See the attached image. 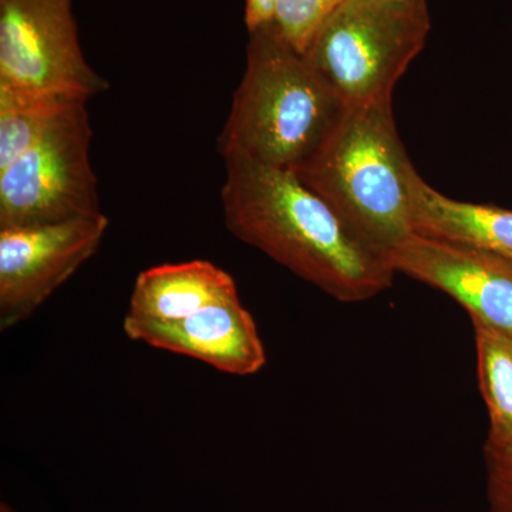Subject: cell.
<instances>
[{
	"instance_id": "6da1fadb",
	"label": "cell",
	"mask_w": 512,
	"mask_h": 512,
	"mask_svg": "<svg viewBox=\"0 0 512 512\" xmlns=\"http://www.w3.org/2000/svg\"><path fill=\"white\" fill-rule=\"evenodd\" d=\"M224 163L222 210L239 241L340 302L367 301L392 285L389 262L363 245L295 171L242 157Z\"/></svg>"
},
{
	"instance_id": "7a4b0ae2",
	"label": "cell",
	"mask_w": 512,
	"mask_h": 512,
	"mask_svg": "<svg viewBox=\"0 0 512 512\" xmlns=\"http://www.w3.org/2000/svg\"><path fill=\"white\" fill-rule=\"evenodd\" d=\"M295 173L387 262L416 234L421 177L400 140L392 101L346 107L318 153Z\"/></svg>"
},
{
	"instance_id": "3957f363",
	"label": "cell",
	"mask_w": 512,
	"mask_h": 512,
	"mask_svg": "<svg viewBox=\"0 0 512 512\" xmlns=\"http://www.w3.org/2000/svg\"><path fill=\"white\" fill-rule=\"evenodd\" d=\"M346 104L274 22L249 32L247 67L218 138L222 158L298 171L338 126Z\"/></svg>"
},
{
	"instance_id": "277c9868",
	"label": "cell",
	"mask_w": 512,
	"mask_h": 512,
	"mask_svg": "<svg viewBox=\"0 0 512 512\" xmlns=\"http://www.w3.org/2000/svg\"><path fill=\"white\" fill-rule=\"evenodd\" d=\"M430 29L429 0H343L303 56L346 106L383 103Z\"/></svg>"
},
{
	"instance_id": "5b68a950",
	"label": "cell",
	"mask_w": 512,
	"mask_h": 512,
	"mask_svg": "<svg viewBox=\"0 0 512 512\" xmlns=\"http://www.w3.org/2000/svg\"><path fill=\"white\" fill-rule=\"evenodd\" d=\"M87 101H74L29 150L0 170V229L103 215L90 161Z\"/></svg>"
},
{
	"instance_id": "8992f818",
	"label": "cell",
	"mask_w": 512,
	"mask_h": 512,
	"mask_svg": "<svg viewBox=\"0 0 512 512\" xmlns=\"http://www.w3.org/2000/svg\"><path fill=\"white\" fill-rule=\"evenodd\" d=\"M0 87L87 101L109 89L83 55L73 0H0Z\"/></svg>"
},
{
	"instance_id": "52a82bcc",
	"label": "cell",
	"mask_w": 512,
	"mask_h": 512,
	"mask_svg": "<svg viewBox=\"0 0 512 512\" xmlns=\"http://www.w3.org/2000/svg\"><path fill=\"white\" fill-rule=\"evenodd\" d=\"M106 215L0 229V329L28 319L99 249Z\"/></svg>"
},
{
	"instance_id": "ba28073f",
	"label": "cell",
	"mask_w": 512,
	"mask_h": 512,
	"mask_svg": "<svg viewBox=\"0 0 512 512\" xmlns=\"http://www.w3.org/2000/svg\"><path fill=\"white\" fill-rule=\"evenodd\" d=\"M389 264L417 281L447 293L471 322L512 338V262L485 249L413 234L392 254Z\"/></svg>"
},
{
	"instance_id": "9c48e42d",
	"label": "cell",
	"mask_w": 512,
	"mask_h": 512,
	"mask_svg": "<svg viewBox=\"0 0 512 512\" xmlns=\"http://www.w3.org/2000/svg\"><path fill=\"white\" fill-rule=\"evenodd\" d=\"M123 329L131 340L194 357L228 375H255L266 363L255 320L239 296L212 303L177 322L124 318Z\"/></svg>"
},
{
	"instance_id": "30bf717a",
	"label": "cell",
	"mask_w": 512,
	"mask_h": 512,
	"mask_svg": "<svg viewBox=\"0 0 512 512\" xmlns=\"http://www.w3.org/2000/svg\"><path fill=\"white\" fill-rule=\"evenodd\" d=\"M234 296L238 291L232 276L211 262L153 266L137 276L126 318L177 322Z\"/></svg>"
},
{
	"instance_id": "8fae6325",
	"label": "cell",
	"mask_w": 512,
	"mask_h": 512,
	"mask_svg": "<svg viewBox=\"0 0 512 512\" xmlns=\"http://www.w3.org/2000/svg\"><path fill=\"white\" fill-rule=\"evenodd\" d=\"M417 234L494 252L512 262V211L453 200L423 178L417 185Z\"/></svg>"
},
{
	"instance_id": "7c38bea8",
	"label": "cell",
	"mask_w": 512,
	"mask_h": 512,
	"mask_svg": "<svg viewBox=\"0 0 512 512\" xmlns=\"http://www.w3.org/2000/svg\"><path fill=\"white\" fill-rule=\"evenodd\" d=\"M77 97L0 87V170L22 156Z\"/></svg>"
},
{
	"instance_id": "4fadbf2b",
	"label": "cell",
	"mask_w": 512,
	"mask_h": 512,
	"mask_svg": "<svg viewBox=\"0 0 512 512\" xmlns=\"http://www.w3.org/2000/svg\"><path fill=\"white\" fill-rule=\"evenodd\" d=\"M478 382L488 416L490 439H512V338L473 323Z\"/></svg>"
},
{
	"instance_id": "5bb4252c",
	"label": "cell",
	"mask_w": 512,
	"mask_h": 512,
	"mask_svg": "<svg viewBox=\"0 0 512 512\" xmlns=\"http://www.w3.org/2000/svg\"><path fill=\"white\" fill-rule=\"evenodd\" d=\"M343 0H276L274 25L286 42L305 53L325 20Z\"/></svg>"
},
{
	"instance_id": "9a60e30c",
	"label": "cell",
	"mask_w": 512,
	"mask_h": 512,
	"mask_svg": "<svg viewBox=\"0 0 512 512\" xmlns=\"http://www.w3.org/2000/svg\"><path fill=\"white\" fill-rule=\"evenodd\" d=\"M491 512H512V439H490L484 446Z\"/></svg>"
},
{
	"instance_id": "2e32d148",
	"label": "cell",
	"mask_w": 512,
	"mask_h": 512,
	"mask_svg": "<svg viewBox=\"0 0 512 512\" xmlns=\"http://www.w3.org/2000/svg\"><path fill=\"white\" fill-rule=\"evenodd\" d=\"M276 0H245L248 32L274 22Z\"/></svg>"
}]
</instances>
